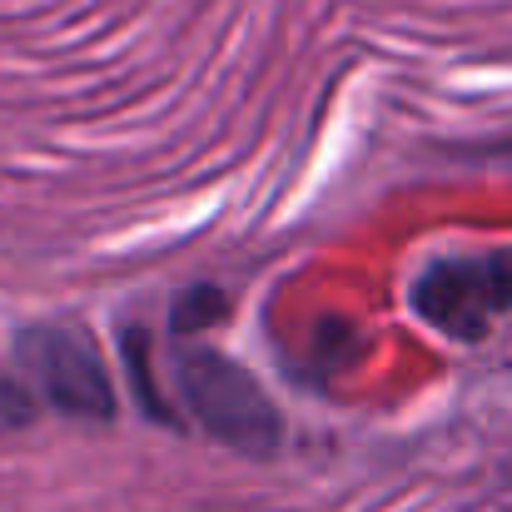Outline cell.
<instances>
[{
  "instance_id": "5b68a950",
  "label": "cell",
  "mask_w": 512,
  "mask_h": 512,
  "mask_svg": "<svg viewBox=\"0 0 512 512\" xmlns=\"http://www.w3.org/2000/svg\"><path fill=\"white\" fill-rule=\"evenodd\" d=\"M125 358H130V383H135V398L145 403V413L170 423L174 413H170V403H165V393L155 388V378H150V339H145L140 329L125 334Z\"/></svg>"
},
{
  "instance_id": "6da1fadb",
  "label": "cell",
  "mask_w": 512,
  "mask_h": 512,
  "mask_svg": "<svg viewBox=\"0 0 512 512\" xmlns=\"http://www.w3.org/2000/svg\"><path fill=\"white\" fill-rule=\"evenodd\" d=\"M170 378L179 403L194 413V423L254 458H269L284 438V418L269 403V393L259 388V378L249 368H239L229 353L209 348V343H179L170 353Z\"/></svg>"
},
{
  "instance_id": "7a4b0ae2",
  "label": "cell",
  "mask_w": 512,
  "mask_h": 512,
  "mask_svg": "<svg viewBox=\"0 0 512 512\" xmlns=\"http://www.w3.org/2000/svg\"><path fill=\"white\" fill-rule=\"evenodd\" d=\"M413 314L453 343H483L512 314V249L453 254L428 264L408 294Z\"/></svg>"
},
{
  "instance_id": "3957f363",
  "label": "cell",
  "mask_w": 512,
  "mask_h": 512,
  "mask_svg": "<svg viewBox=\"0 0 512 512\" xmlns=\"http://www.w3.org/2000/svg\"><path fill=\"white\" fill-rule=\"evenodd\" d=\"M15 358L30 373L45 408L65 418H115V383L95 339L75 324H30L15 334Z\"/></svg>"
},
{
  "instance_id": "277c9868",
  "label": "cell",
  "mask_w": 512,
  "mask_h": 512,
  "mask_svg": "<svg viewBox=\"0 0 512 512\" xmlns=\"http://www.w3.org/2000/svg\"><path fill=\"white\" fill-rule=\"evenodd\" d=\"M229 314V294L214 289V284H194L174 299V329L179 334H199L204 324H219Z\"/></svg>"
},
{
  "instance_id": "8992f818",
  "label": "cell",
  "mask_w": 512,
  "mask_h": 512,
  "mask_svg": "<svg viewBox=\"0 0 512 512\" xmlns=\"http://www.w3.org/2000/svg\"><path fill=\"white\" fill-rule=\"evenodd\" d=\"M35 418V398L20 378L0 373V428H25Z\"/></svg>"
}]
</instances>
